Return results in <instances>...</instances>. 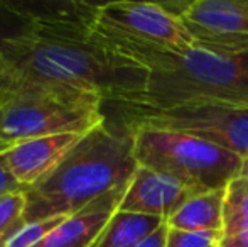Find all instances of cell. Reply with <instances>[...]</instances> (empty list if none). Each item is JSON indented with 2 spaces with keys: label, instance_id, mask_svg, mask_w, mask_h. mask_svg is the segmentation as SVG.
<instances>
[{
  "label": "cell",
  "instance_id": "22",
  "mask_svg": "<svg viewBox=\"0 0 248 247\" xmlns=\"http://www.w3.org/2000/svg\"><path fill=\"white\" fill-rule=\"evenodd\" d=\"M219 247H248V229L221 239Z\"/></svg>",
  "mask_w": 248,
  "mask_h": 247
},
{
  "label": "cell",
  "instance_id": "17",
  "mask_svg": "<svg viewBox=\"0 0 248 247\" xmlns=\"http://www.w3.org/2000/svg\"><path fill=\"white\" fill-rule=\"evenodd\" d=\"M24 210H26L24 191L0 198V247H5L10 237L26 224Z\"/></svg>",
  "mask_w": 248,
  "mask_h": 247
},
{
  "label": "cell",
  "instance_id": "7",
  "mask_svg": "<svg viewBox=\"0 0 248 247\" xmlns=\"http://www.w3.org/2000/svg\"><path fill=\"white\" fill-rule=\"evenodd\" d=\"M95 26L142 46L183 51L196 46L183 20L160 2L115 0L98 3Z\"/></svg>",
  "mask_w": 248,
  "mask_h": 247
},
{
  "label": "cell",
  "instance_id": "18",
  "mask_svg": "<svg viewBox=\"0 0 248 247\" xmlns=\"http://www.w3.org/2000/svg\"><path fill=\"white\" fill-rule=\"evenodd\" d=\"M64 218L66 217H51V218H46V220L24 224L22 227L10 237V241L7 242L5 247H36L39 242H43Z\"/></svg>",
  "mask_w": 248,
  "mask_h": 247
},
{
  "label": "cell",
  "instance_id": "12",
  "mask_svg": "<svg viewBox=\"0 0 248 247\" xmlns=\"http://www.w3.org/2000/svg\"><path fill=\"white\" fill-rule=\"evenodd\" d=\"M9 2L34 26H93L98 12V3L85 0Z\"/></svg>",
  "mask_w": 248,
  "mask_h": 247
},
{
  "label": "cell",
  "instance_id": "20",
  "mask_svg": "<svg viewBox=\"0 0 248 247\" xmlns=\"http://www.w3.org/2000/svg\"><path fill=\"white\" fill-rule=\"evenodd\" d=\"M2 149H0V198L5 197V195L10 193H17V191H24V188L12 178V175L7 169L5 163H3L2 158Z\"/></svg>",
  "mask_w": 248,
  "mask_h": 247
},
{
  "label": "cell",
  "instance_id": "6",
  "mask_svg": "<svg viewBox=\"0 0 248 247\" xmlns=\"http://www.w3.org/2000/svg\"><path fill=\"white\" fill-rule=\"evenodd\" d=\"M130 122L186 132L218 144L248 163V105L193 102L164 110H134Z\"/></svg>",
  "mask_w": 248,
  "mask_h": 247
},
{
  "label": "cell",
  "instance_id": "8",
  "mask_svg": "<svg viewBox=\"0 0 248 247\" xmlns=\"http://www.w3.org/2000/svg\"><path fill=\"white\" fill-rule=\"evenodd\" d=\"M160 3L183 20L196 46L226 56L248 54V0Z\"/></svg>",
  "mask_w": 248,
  "mask_h": 247
},
{
  "label": "cell",
  "instance_id": "14",
  "mask_svg": "<svg viewBox=\"0 0 248 247\" xmlns=\"http://www.w3.org/2000/svg\"><path fill=\"white\" fill-rule=\"evenodd\" d=\"M164 224L159 217L118 210L92 247H135Z\"/></svg>",
  "mask_w": 248,
  "mask_h": 247
},
{
  "label": "cell",
  "instance_id": "1",
  "mask_svg": "<svg viewBox=\"0 0 248 247\" xmlns=\"http://www.w3.org/2000/svg\"><path fill=\"white\" fill-rule=\"evenodd\" d=\"M2 63L12 75L76 86L122 107H134L149 85V71L105 46L92 26H34Z\"/></svg>",
  "mask_w": 248,
  "mask_h": 247
},
{
  "label": "cell",
  "instance_id": "19",
  "mask_svg": "<svg viewBox=\"0 0 248 247\" xmlns=\"http://www.w3.org/2000/svg\"><path fill=\"white\" fill-rule=\"evenodd\" d=\"M221 239V232L179 231L167 227L166 247H219Z\"/></svg>",
  "mask_w": 248,
  "mask_h": 247
},
{
  "label": "cell",
  "instance_id": "23",
  "mask_svg": "<svg viewBox=\"0 0 248 247\" xmlns=\"http://www.w3.org/2000/svg\"><path fill=\"white\" fill-rule=\"evenodd\" d=\"M2 65H3V63H2ZM7 88H9V73H7L5 66H3L2 71H0V107H2L3 102H5Z\"/></svg>",
  "mask_w": 248,
  "mask_h": 247
},
{
  "label": "cell",
  "instance_id": "13",
  "mask_svg": "<svg viewBox=\"0 0 248 247\" xmlns=\"http://www.w3.org/2000/svg\"><path fill=\"white\" fill-rule=\"evenodd\" d=\"M169 229L221 232L225 229V188L196 193L166 220Z\"/></svg>",
  "mask_w": 248,
  "mask_h": 247
},
{
  "label": "cell",
  "instance_id": "21",
  "mask_svg": "<svg viewBox=\"0 0 248 247\" xmlns=\"http://www.w3.org/2000/svg\"><path fill=\"white\" fill-rule=\"evenodd\" d=\"M166 237H167V224H164L154 234H150L142 242H139L135 247H166Z\"/></svg>",
  "mask_w": 248,
  "mask_h": 247
},
{
  "label": "cell",
  "instance_id": "9",
  "mask_svg": "<svg viewBox=\"0 0 248 247\" xmlns=\"http://www.w3.org/2000/svg\"><path fill=\"white\" fill-rule=\"evenodd\" d=\"M196 193L198 191L169 176L139 166L125 190L118 210L167 220Z\"/></svg>",
  "mask_w": 248,
  "mask_h": 247
},
{
  "label": "cell",
  "instance_id": "15",
  "mask_svg": "<svg viewBox=\"0 0 248 247\" xmlns=\"http://www.w3.org/2000/svg\"><path fill=\"white\" fill-rule=\"evenodd\" d=\"M248 229V175H240L225 188L223 237Z\"/></svg>",
  "mask_w": 248,
  "mask_h": 247
},
{
  "label": "cell",
  "instance_id": "4",
  "mask_svg": "<svg viewBox=\"0 0 248 247\" xmlns=\"http://www.w3.org/2000/svg\"><path fill=\"white\" fill-rule=\"evenodd\" d=\"M9 73L0 107V149L58 134H86L107 120L96 93Z\"/></svg>",
  "mask_w": 248,
  "mask_h": 247
},
{
  "label": "cell",
  "instance_id": "11",
  "mask_svg": "<svg viewBox=\"0 0 248 247\" xmlns=\"http://www.w3.org/2000/svg\"><path fill=\"white\" fill-rule=\"evenodd\" d=\"M127 186L108 191L76 214L68 215L36 247H92L110 218L118 212Z\"/></svg>",
  "mask_w": 248,
  "mask_h": 247
},
{
  "label": "cell",
  "instance_id": "24",
  "mask_svg": "<svg viewBox=\"0 0 248 247\" xmlns=\"http://www.w3.org/2000/svg\"><path fill=\"white\" fill-rule=\"evenodd\" d=\"M2 68H3V65H2V60H0V71H2Z\"/></svg>",
  "mask_w": 248,
  "mask_h": 247
},
{
  "label": "cell",
  "instance_id": "2",
  "mask_svg": "<svg viewBox=\"0 0 248 247\" xmlns=\"http://www.w3.org/2000/svg\"><path fill=\"white\" fill-rule=\"evenodd\" d=\"M96 39L125 60L149 71L147 92L134 110H164L193 102L248 105V54L226 56L191 46L183 51L160 49L125 41L98 29Z\"/></svg>",
  "mask_w": 248,
  "mask_h": 247
},
{
  "label": "cell",
  "instance_id": "3",
  "mask_svg": "<svg viewBox=\"0 0 248 247\" xmlns=\"http://www.w3.org/2000/svg\"><path fill=\"white\" fill-rule=\"evenodd\" d=\"M134 134L127 124L108 120L83 134L61 163L24 190V222L68 217L101 195L127 186L139 168Z\"/></svg>",
  "mask_w": 248,
  "mask_h": 247
},
{
  "label": "cell",
  "instance_id": "10",
  "mask_svg": "<svg viewBox=\"0 0 248 247\" xmlns=\"http://www.w3.org/2000/svg\"><path fill=\"white\" fill-rule=\"evenodd\" d=\"M83 134H58L31 139L2 152L12 178L26 190L39 183L64 159Z\"/></svg>",
  "mask_w": 248,
  "mask_h": 247
},
{
  "label": "cell",
  "instance_id": "5",
  "mask_svg": "<svg viewBox=\"0 0 248 247\" xmlns=\"http://www.w3.org/2000/svg\"><path fill=\"white\" fill-rule=\"evenodd\" d=\"M134 134L139 166L166 175L202 193L223 190L245 171V159L186 132L125 120Z\"/></svg>",
  "mask_w": 248,
  "mask_h": 247
},
{
  "label": "cell",
  "instance_id": "16",
  "mask_svg": "<svg viewBox=\"0 0 248 247\" xmlns=\"http://www.w3.org/2000/svg\"><path fill=\"white\" fill-rule=\"evenodd\" d=\"M34 24L17 12L9 0H0V60L9 48L31 36Z\"/></svg>",
  "mask_w": 248,
  "mask_h": 247
}]
</instances>
